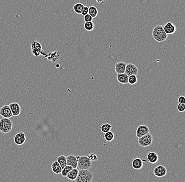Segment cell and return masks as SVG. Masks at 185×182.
Here are the masks:
<instances>
[{
  "mask_svg": "<svg viewBox=\"0 0 185 182\" xmlns=\"http://www.w3.org/2000/svg\"><path fill=\"white\" fill-rule=\"evenodd\" d=\"M51 168H52V171H53V173L56 174H61L62 171V169L61 166H60V165L59 164L58 162L57 161H54L53 163L52 164Z\"/></svg>",
  "mask_w": 185,
  "mask_h": 182,
  "instance_id": "d6986e66",
  "label": "cell"
},
{
  "mask_svg": "<svg viewBox=\"0 0 185 182\" xmlns=\"http://www.w3.org/2000/svg\"><path fill=\"white\" fill-rule=\"evenodd\" d=\"M137 77L136 75H132L128 76V83L130 85H134L137 82Z\"/></svg>",
  "mask_w": 185,
  "mask_h": 182,
  "instance_id": "83f0119b",
  "label": "cell"
},
{
  "mask_svg": "<svg viewBox=\"0 0 185 182\" xmlns=\"http://www.w3.org/2000/svg\"><path fill=\"white\" fill-rule=\"evenodd\" d=\"M67 165L71 166L73 169H77V160L76 156L74 155H69L66 157Z\"/></svg>",
  "mask_w": 185,
  "mask_h": 182,
  "instance_id": "5bb4252c",
  "label": "cell"
},
{
  "mask_svg": "<svg viewBox=\"0 0 185 182\" xmlns=\"http://www.w3.org/2000/svg\"><path fill=\"white\" fill-rule=\"evenodd\" d=\"M147 158L149 163L151 164H155L158 161V154H157L154 152H151L147 154Z\"/></svg>",
  "mask_w": 185,
  "mask_h": 182,
  "instance_id": "2e32d148",
  "label": "cell"
},
{
  "mask_svg": "<svg viewBox=\"0 0 185 182\" xmlns=\"http://www.w3.org/2000/svg\"><path fill=\"white\" fill-rule=\"evenodd\" d=\"M149 133V129L146 125H140L138 126L136 130V135L138 138H140Z\"/></svg>",
  "mask_w": 185,
  "mask_h": 182,
  "instance_id": "9c48e42d",
  "label": "cell"
},
{
  "mask_svg": "<svg viewBox=\"0 0 185 182\" xmlns=\"http://www.w3.org/2000/svg\"><path fill=\"white\" fill-rule=\"evenodd\" d=\"M94 28V24L92 21L85 22L84 24V29L87 31H92Z\"/></svg>",
  "mask_w": 185,
  "mask_h": 182,
  "instance_id": "484cf974",
  "label": "cell"
},
{
  "mask_svg": "<svg viewBox=\"0 0 185 182\" xmlns=\"http://www.w3.org/2000/svg\"><path fill=\"white\" fill-rule=\"evenodd\" d=\"M153 135L150 133H148L147 134L145 135L142 137L138 138V142L140 146L143 148H146L151 146L153 143Z\"/></svg>",
  "mask_w": 185,
  "mask_h": 182,
  "instance_id": "5b68a950",
  "label": "cell"
},
{
  "mask_svg": "<svg viewBox=\"0 0 185 182\" xmlns=\"http://www.w3.org/2000/svg\"><path fill=\"white\" fill-rule=\"evenodd\" d=\"M125 73L127 74L128 76L132 75H137L138 74V69L137 67L134 64H126Z\"/></svg>",
  "mask_w": 185,
  "mask_h": 182,
  "instance_id": "8992f818",
  "label": "cell"
},
{
  "mask_svg": "<svg viewBox=\"0 0 185 182\" xmlns=\"http://www.w3.org/2000/svg\"><path fill=\"white\" fill-rule=\"evenodd\" d=\"M32 53L35 56H40L41 53H42V46L40 43L37 42H34L31 44Z\"/></svg>",
  "mask_w": 185,
  "mask_h": 182,
  "instance_id": "8fae6325",
  "label": "cell"
},
{
  "mask_svg": "<svg viewBox=\"0 0 185 182\" xmlns=\"http://www.w3.org/2000/svg\"><path fill=\"white\" fill-rule=\"evenodd\" d=\"M73 169L71 166L69 165H66L64 169H62V171L61 174L62 176L63 177H66L67 174H69V172L71 171L72 169Z\"/></svg>",
  "mask_w": 185,
  "mask_h": 182,
  "instance_id": "4316f807",
  "label": "cell"
},
{
  "mask_svg": "<svg viewBox=\"0 0 185 182\" xmlns=\"http://www.w3.org/2000/svg\"><path fill=\"white\" fill-rule=\"evenodd\" d=\"M114 137H115V135H114V133L111 132V131L107 132L106 133H104L103 136L104 138L106 140L107 142H111L113 140H114Z\"/></svg>",
  "mask_w": 185,
  "mask_h": 182,
  "instance_id": "cb8c5ba5",
  "label": "cell"
},
{
  "mask_svg": "<svg viewBox=\"0 0 185 182\" xmlns=\"http://www.w3.org/2000/svg\"><path fill=\"white\" fill-rule=\"evenodd\" d=\"M9 106L11 109L13 116H18L21 113V108L19 103L13 102L10 104Z\"/></svg>",
  "mask_w": 185,
  "mask_h": 182,
  "instance_id": "7c38bea8",
  "label": "cell"
},
{
  "mask_svg": "<svg viewBox=\"0 0 185 182\" xmlns=\"http://www.w3.org/2000/svg\"><path fill=\"white\" fill-rule=\"evenodd\" d=\"M178 101L179 103H181V104H185V97L183 95L180 96L179 98L178 99Z\"/></svg>",
  "mask_w": 185,
  "mask_h": 182,
  "instance_id": "d6a6232c",
  "label": "cell"
},
{
  "mask_svg": "<svg viewBox=\"0 0 185 182\" xmlns=\"http://www.w3.org/2000/svg\"><path fill=\"white\" fill-rule=\"evenodd\" d=\"M92 16L90 15V14H87V15L84 16V20L85 22H91L92 21Z\"/></svg>",
  "mask_w": 185,
  "mask_h": 182,
  "instance_id": "4dcf8cb0",
  "label": "cell"
},
{
  "mask_svg": "<svg viewBox=\"0 0 185 182\" xmlns=\"http://www.w3.org/2000/svg\"><path fill=\"white\" fill-rule=\"evenodd\" d=\"M126 66V63L124 62H117L115 66V71L117 74L124 73Z\"/></svg>",
  "mask_w": 185,
  "mask_h": 182,
  "instance_id": "9a60e30c",
  "label": "cell"
},
{
  "mask_svg": "<svg viewBox=\"0 0 185 182\" xmlns=\"http://www.w3.org/2000/svg\"><path fill=\"white\" fill-rule=\"evenodd\" d=\"M57 161L60 165L62 169H63L67 165V161L66 157L64 155H61L57 157Z\"/></svg>",
  "mask_w": 185,
  "mask_h": 182,
  "instance_id": "44dd1931",
  "label": "cell"
},
{
  "mask_svg": "<svg viewBox=\"0 0 185 182\" xmlns=\"http://www.w3.org/2000/svg\"><path fill=\"white\" fill-rule=\"evenodd\" d=\"M77 160V167L79 169H89L92 166V162L86 156H76Z\"/></svg>",
  "mask_w": 185,
  "mask_h": 182,
  "instance_id": "3957f363",
  "label": "cell"
},
{
  "mask_svg": "<svg viewBox=\"0 0 185 182\" xmlns=\"http://www.w3.org/2000/svg\"><path fill=\"white\" fill-rule=\"evenodd\" d=\"M128 76L126 73L123 74H117V79L118 82L122 84H128Z\"/></svg>",
  "mask_w": 185,
  "mask_h": 182,
  "instance_id": "ac0fdd59",
  "label": "cell"
},
{
  "mask_svg": "<svg viewBox=\"0 0 185 182\" xmlns=\"http://www.w3.org/2000/svg\"><path fill=\"white\" fill-rule=\"evenodd\" d=\"M87 157H88V158L91 162H92V161L96 162V161H97L98 160V157H97V156L95 154H93V153L89 154V155H88V156H87Z\"/></svg>",
  "mask_w": 185,
  "mask_h": 182,
  "instance_id": "f1b7e54d",
  "label": "cell"
},
{
  "mask_svg": "<svg viewBox=\"0 0 185 182\" xmlns=\"http://www.w3.org/2000/svg\"><path fill=\"white\" fill-rule=\"evenodd\" d=\"M94 174L89 169H79L75 182H92Z\"/></svg>",
  "mask_w": 185,
  "mask_h": 182,
  "instance_id": "7a4b0ae2",
  "label": "cell"
},
{
  "mask_svg": "<svg viewBox=\"0 0 185 182\" xmlns=\"http://www.w3.org/2000/svg\"><path fill=\"white\" fill-rule=\"evenodd\" d=\"M176 27L174 24L171 22H168L165 26H164V30L167 34L172 35L174 34L176 31Z\"/></svg>",
  "mask_w": 185,
  "mask_h": 182,
  "instance_id": "4fadbf2b",
  "label": "cell"
},
{
  "mask_svg": "<svg viewBox=\"0 0 185 182\" xmlns=\"http://www.w3.org/2000/svg\"><path fill=\"white\" fill-rule=\"evenodd\" d=\"M96 2L100 4H103L104 3H105L106 0H96Z\"/></svg>",
  "mask_w": 185,
  "mask_h": 182,
  "instance_id": "836d02e7",
  "label": "cell"
},
{
  "mask_svg": "<svg viewBox=\"0 0 185 182\" xmlns=\"http://www.w3.org/2000/svg\"><path fill=\"white\" fill-rule=\"evenodd\" d=\"M84 6L81 3H76L73 6V10L74 12L77 14H81L82 10L83 9Z\"/></svg>",
  "mask_w": 185,
  "mask_h": 182,
  "instance_id": "603a6c76",
  "label": "cell"
},
{
  "mask_svg": "<svg viewBox=\"0 0 185 182\" xmlns=\"http://www.w3.org/2000/svg\"><path fill=\"white\" fill-rule=\"evenodd\" d=\"M177 110L179 112H184L185 110V104H181L179 103L177 106Z\"/></svg>",
  "mask_w": 185,
  "mask_h": 182,
  "instance_id": "f546056e",
  "label": "cell"
},
{
  "mask_svg": "<svg viewBox=\"0 0 185 182\" xmlns=\"http://www.w3.org/2000/svg\"><path fill=\"white\" fill-rule=\"evenodd\" d=\"M26 135L23 132L17 133L14 137V142L16 145H22L26 141Z\"/></svg>",
  "mask_w": 185,
  "mask_h": 182,
  "instance_id": "30bf717a",
  "label": "cell"
},
{
  "mask_svg": "<svg viewBox=\"0 0 185 182\" xmlns=\"http://www.w3.org/2000/svg\"><path fill=\"white\" fill-rule=\"evenodd\" d=\"M87 14H88V7H87L86 6H84L83 10H82L81 14L82 15L85 16V15H87Z\"/></svg>",
  "mask_w": 185,
  "mask_h": 182,
  "instance_id": "1f68e13d",
  "label": "cell"
},
{
  "mask_svg": "<svg viewBox=\"0 0 185 182\" xmlns=\"http://www.w3.org/2000/svg\"><path fill=\"white\" fill-rule=\"evenodd\" d=\"M132 168L136 170H139L143 167V161L139 158H135L132 163Z\"/></svg>",
  "mask_w": 185,
  "mask_h": 182,
  "instance_id": "e0dca14e",
  "label": "cell"
},
{
  "mask_svg": "<svg viewBox=\"0 0 185 182\" xmlns=\"http://www.w3.org/2000/svg\"><path fill=\"white\" fill-rule=\"evenodd\" d=\"M97 8L94 6H90L88 8V14H90L92 18H95L98 15Z\"/></svg>",
  "mask_w": 185,
  "mask_h": 182,
  "instance_id": "7402d4cb",
  "label": "cell"
},
{
  "mask_svg": "<svg viewBox=\"0 0 185 182\" xmlns=\"http://www.w3.org/2000/svg\"><path fill=\"white\" fill-rule=\"evenodd\" d=\"M13 127V122L10 119L2 117L0 119V131L7 134L11 131Z\"/></svg>",
  "mask_w": 185,
  "mask_h": 182,
  "instance_id": "277c9868",
  "label": "cell"
},
{
  "mask_svg": "<svg viewBox=\"0 0 185 182\" xmlns=\"http://www.w3.org/2000/svg\"><path fill=\"white\" fill-rule=\"evenodd\" d=\"M153 174L157 177H161L166 176L167 173V171L165 167L163 165H158L156 167L153 171Z\"/></svg>",
  "mask_w": 185,
  "mask_h": 182,
  "instance_id": "ba28073f",
  "label": "cell"
},
{
  "mask_svg": "<svg viewBox=\"0 0 185 182\" xmlns=\"http://www.w3.org/2000/svg\"><path fill=\"white\" fill-rule=\"evenodd\" d=\"M0 115L4 118L10 119L13 116L9 105H5L0 108Z\"/></svg>",
  "mask_w": 185,
  "mask_h": 182,
  "instance_id": "52a82bcc",
  "label": "cell"
},
{
  "mask_svg": "<svg viewBox=\"0 0 185 182\" xmlns=\"http://www.w3.org/2000/svg\"><path fill=\"white\" fill-rule=\"evenodd\" d=\"M112 128V126L109 123H104L101 125V132H103L104 133H106L107 132H109L111 130Z\"/></svg>",
  "mask_w": 185,
  "mask_h": 182,
  "instance_id": "d4e9b609",
  "label": "cell"
},
{
  "mask_svg": "<svg viewBox=\"0 0 185 182\" xmlns=\"http://www.w3.org/2000/svg\"><path fill=\"white\" fill-rule=\"evenodd\" d=\"M152 35L154 40L160 43L164 42L168 37V35L164 31V26L160 24L154 27L152 31Z\"/></svg>",
  "mask_w": 185,
  "mask_h": 182,
  "instance_id": "6da1fadb",
  "label": "cell"
},
{
  "mask_svg": "<svg viewBox=\"0 0 185 182\" xmlns=\"http://www.w3.org/2000/svg\"><path fill=\"white\" fill-rule=\"evenodd\" d=\"M78 174V169H73L71 171H69V174L66 177L68 179L71 181H75L77 177Z\"/></svg>",
  "mask_w": 185,
  "mask_h": 182,
  "instance_id": "ffe728a7",
  "label": "cell"
}]
</instances>
